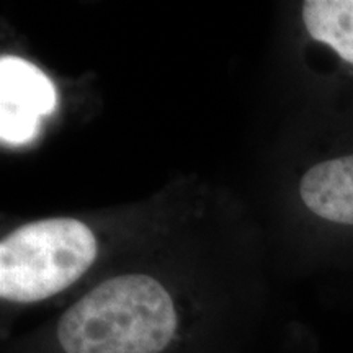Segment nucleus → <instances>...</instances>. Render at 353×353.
I'll use <instances>...</instances> for the list:
<instances>
[{
	"label": "nucleus",
	"mask_w": 353,
	"mask_h": 353,
	"mask_svg": "<svg viewBox=\"0 0 353 353\" xmlns=\"http://www.w3.org/2000/svg\"><path fill=\"white\" fill-rule=\"evenodd\" d=\"M170 294L148 275L103 281L61 317L57 337L65 353H161L174 339Z\"/></svg>",
	"instance_id": "1"
},
{
	"label": "nucleus",
	"mask_w": 353,
	"mask_h": 353,
	"mask_svg": "<svg viewBox=\"0 0 353 353\" xmlns=\"http://www.w3.org/2000/svg\"><path fill=\"white\" fill-rule=\"evenodd\" d=\"M99 245L90 228L72 218L34 221L0 242V296L37 303L77 281L95 262Z\"/></svg>",
	"instance_id": "2"
},
{
	"label": "nucleus",
	"mask_w": 353,
	"mask_h": 353,
	"mask_svg": "<svg viewBox=\"0 0 353 353\" xmlns=\"http://www.w3.org/2000/svg\"><path fill=\"white\" fill-rule=\"evenodd\" d=\"M57 107L51 79L37 65L15 56L0 59V138L20 145L38 134L39 118Z\"/></svg>",
	"instance_id": "3"
},
{
	"label": "nucleus",
	"mask_w": 353,
	"mask_h": 353,
	"mask_svg": "<svg viewBox=\"0 0 353 353\" xmlns=\"http://www.w3.org/2000/svg\"><path fill=\"white\" fill-rule=\"evenodd\" d=\"M299 195L319 218L353 226V154L311 167L299 183Z\"/></svg>",
	"instance_id": "4"
},
{
	"label": "nucleus",
	"mask_w": 353,
	"mask_h": 353,
	"mask_svg": "<svg viewBox=\"0 0 353 353\" xmlns=\"http://www.w3.org/2000/svg\"><path fill=\"white\" fill-rule=\"evenodd\" d=\"M303 20L311 38L353 64V0H309L303 6Z\"/></svg>",
	"instance_id": "5"
}]
</instances>
